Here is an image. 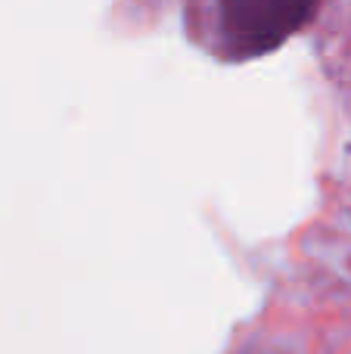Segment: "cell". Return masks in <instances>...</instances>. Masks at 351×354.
<instances>
[{
  "instance_id": "6da1fadb",
  "label": "cell",
  "mask_w": 351,
  "mask_h": 354,
  "mask_svg": "<svg viewBox=\"0 0 351 354\" xmlns=\"http://www.w3.org/2000/svg\"><path fill=\"white\" fill-rule=\"evenodd\" d=\"M317 0H215L218 41L230 59H252L277 50L311 19Z\"/></svg>"
}]
</instances>
